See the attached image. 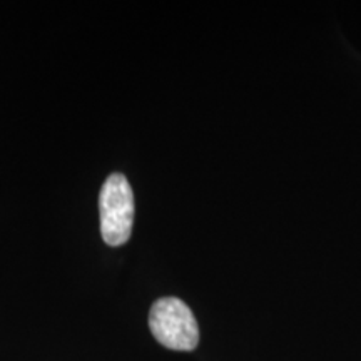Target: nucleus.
I'll list each match as a JSON object with an SVG mask.
<instances>
[{
  "instance_id": "1",
  "label": "nucleus",
  "mask_w": 361,
  "mask_h": 361,
  "mask_svg": "<svg viewBox=\"0 0 361 361\" xmlns=\"http://www.w3.org/2000/svg\"><path fill=\"white\" fill-rule=\"evenodd\" d=\"M99 214L104 243L109 246H123L128 243L134 224V192L124 174H111L102 184Z\"/></svg>"
},
{
  "instance_id": "2",
  "label": "nucleus",
  "mask_w": 361,
  "mask_h": 361,
  "mask_svg": "<svg viewBox=\"0 0 361 361\" xmlns=\"http://www.w3.org/2000/svg\"><path fill=\"white\" fill-rule=\"evenodd\" d=\"M149 326L162 346L176 351H191L200 343V326L192 311L178 298H162L152 305Z\"/></svg>"
}]
</instances>
